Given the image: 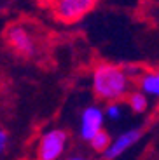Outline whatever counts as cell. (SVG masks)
<instances>
[{
  "label": "cell",
  "mask_w": 159,
  "mask_h": 160,
  "mask_svg": "<svg viewBox=\"0 0 159 160\" xmlns=\"http://www.w3.org/2000/svg\"><path fill=\"white\" fill-rule=\"evenodd\" d=\"M105 124V113L103 110L96 106V104H91V106H86L80 113L79 118V138L86 143H89L93 136L96 132H100L103 129Z\"/></svg>",
  "instance_id": "8992f818"
},
{
  "label": "cell",
  "mask_w": 159,
  "mask_h": 160,
  "mask_svg": "<svg viewBox=\"0 0 159 160\" xmlns=\"http://www.w3.org/2000/svg\"><path fill=\"white\" fill-rule=\"evenodd\" d=\"M126 101L133 113H145L149 110V96H145L142 91H131Z\"/></svg>",
  "instance_id": "ba28073f"
},
{
  "label": "cell",
  "mask_w": 159,
  "mask_h": 160,
  "mask_svg": "<svg viewBox=\"0 0 159 160\" xmlns=\"http://www.w3.org/2000/svg\"><path fill=\"white\" fill-rule=\"evenodd\" d=\"M103 113H105V118H108V120H119L123 117V104H121V101L107 103Z\"/></svg>",
  "instance_id": "30bf717a"
},
{
  "label": "cell",
  "mask_w": 159,
  "mask_h": 160,
  "mask_svg": "<svg viewBox=\"0 0 159 160\" xmlns=\"http://www.w3.org/2000/svg\"><path fill=\"white\" fill-rule=\"evenodd\" d=\"M135 82L145 96L159 99V70H143Z\"/></svg>",
  "instance_id": "52a82bcc"
},
{
  "label": "cell",
  "mask_w": 159,
  "mask_h": 160,
  "mask_svg": "<svg viewBox=\"0 0 159 160\" xmlns=\"http://www.w3.org/2000/svg\"><path fill=\"white\" fill-rule=\"evenodd\" d=\"M9 146H11V136L5 129L0 127V157H4L9 152Z\"/></svg>",
  "instance_id": "8fae6325"
},
{
  "label": "cell",
  "mask_w": 159,
  "mask_h": 160,
  "mask_svg": "<svg viewBox=\"0 0 159 160\" xmlns=\"http://www.w3.org/2000/svg\"><path fill=\"white\" fill-rule=\"evenodd\" d=\"M4 44L19 59H37L42 51V40L35 26L25 21H12L4 30Z\"/></svg>",
  "instance_id": "7a4b0ae2"
},
{
  "label": "cell",
  "mask_w": 159,
  "mask_h": 160,
  "mask_svg": "<svg viewBox=\"0 0 159 160\" xmlns=\"http://www.w3.org/2000/svg\"><path fill=\"white\" fill-rule=\"evenodd\" d=\"M143 136V129L142 127H133L128 129V131L121 132L119 136H115L110 139L108 146L105 148V152L101 153L105 160H115L119 158L123 153H126L129 148H133Z\"/></svg>",
  "instance_id": "5b68a950"
},
{
  "label": "cell",
  "mask_w": 159,
  "mask_h": 160,
  "mask_svg": "<svg viewBox=\"0 0 159 160\" xmlns=\"http://www.w3.org/2000/svg\"><path fill=\"white\" fill-rule=\"evenodd\" d=\"M65 160H88L84 155H80V153H74V155H68Z\"/></svg>",
  "instance_id": "7c38bea8"
},
{
  "label": "cell",
  "mask_w": 159,
  "mask_h": 160,
  "mask_svg": "<svg viewBox=\"0 0 159 160\" xmlns=\"http://www.w3.org/2000/svg\"><path fill=\"white\" fill-rule=\"evenodd\" d=\"M68 148V132L52 127L40 134L35 152L37 160H60Z\"/></svg>",
  "instance_id": "277c9868"
},
{
  "label": "cell",
  "mask_w": 159,
  "mask_h": 160,
  "mask_svg": "<svg viewBox=\"0 0 159 160\" xmlns=\"http://www.w3.org/2000/svg\"><path fill=\"white\" fill-rule=\"evenodd\" d=\"M98 0H46L51 16L58 23L74 24L96 7Z\"/></svg>",
  "instance_id": "3957f363"
},
{
  "label": "cell",
  "mask_w": 159,
  "mask_h": 160,
  "mask_svg": "<svg viewBox=\"0 0 159 160\" xmlns=\"http://www.w3.org/2000/svg\"><path fill=\"white\" fill-rule=\"evenodd\" d=\"M133 82L124 66L114 63H98L91 73V89L96 99L103 103L124 101L133 91Z\"/></svg>",
  "instance_id": "6da1fadb"
},
{
  "label": "cell",
  "mask_w": 159,
  "mask_h": 160,
  "mask_svg": "<svg viewBox=\"0 0 159 160\" xmlns=\"http://www.w3.org/2000/svg\"><path fill=\"white\" fill-rule=\"evenodd\" d=\"M110 134H108L105 129H101L100 132H96L95 136L89 139V144H91V148H93V152H96V153H103L105 152V148L108 146V143H110Z\"/></svg>",
  "instance_id": "9c48e42d"
}]
</instances>
